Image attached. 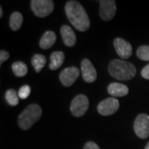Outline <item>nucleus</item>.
<instances>
[{
    "instance_id": "nucleus-1",
    "label": "nucleus",
    "mask_w": 149,
    "mask_h": 149,
    "mask_svg": "<svg viewBox=\"0 0 149 149\" xmlns=\"http://www.w3.org/2000/svg\"><path fill=\"white\" fill-rule=\"evenodd\" d=\"M65 14L76 30L85 32L91 26L90 18L83 6L77 1H68L65 6Z\"/></svg>"
},
{
    "instance_id": "nucleus-2",
    "label": "nucleus",
    "mask_w": 149,
    "mask_h": 149,
    "mask_svg": "<svg viewBox=\"0 0 149 149\" xmlns=\"http://www.w3.org/2000/svg\"><path fill=\"white\" fill-rule=\"evenodd\" d=\"M109 72L117 80H128L135 76L137 70L132 63L115 59L110 61L109 65Z\"/></svg>"
},
{
    "instance_id": "nucleus-3",
    "label": "nucleus",
    "mask_w": 149,
    "mask_h": 149,
    "mask_svg": "<svg viewBox=\"0 0 149 149\" xmlns=\"http://www.w3.org/2000/svg\"><path fill=\"white\" fill-rule=\"evenodd\" d=\"M42 108L37 104L27 106L18 117V125L23 130H27L42 117Z\"/></svg>"
},
{
    "instance_id": "nucleus-4",
    "label": "nucleus",
    "mask_w": 149,
    "mask_h": 149,
    "mask_svg": "<svg viewBox=\"0 0 149 149\" xmlns=\"http://www.w3.org/2000/svg\"><path fill=\"white\" fill-rule=\"evenodd\" d=\"M31 8L36 16L46 17L53 12L54 2L52 0H32Z\"/></svg>"
},
{
    "instance_id": "nucleus-5",
    "label": "nucleus",
    "mask_w": 149,
    "mask_h": 149,
    "mask_svg": "<svg viewBox=\"0 0 149 149\" xmlns=\"http://www.w3.org/2000/svg\"><path fill=\"white\" fill-rule=\"evenodd\" d=\"M133 128L136 135L140 139H147L149 136V116L146 113H141L136 118Z\"/></svg>"
},
{
    "instance_id": "nucleus-6",
    "label": "nucleus",
    "mask_w": 149,
    "mask_h": 149,
    "mask_svg": "<svg viewBox=\"0 0 149 149\" xmlns=\"http://www.w3.org/2000/svg\"><path fill=\"white\" fill-rule=\"evenodd\" d=\"M89 108V100L84 95L75 96L70 104V111L74 117H81Z\"/></svg>"
},
{
    "instance_id": "nucleus-7",
    "label": "nucleus",
    "mask_w": 149,
    "mask_h": 149,
    "mask_svg": "<svg viewBox=\"0 0 149 149\" xmlns=\"http://www.w3.org/2000/svg\"><path fill=\"white\" fill-rule=\"evenodd\" d=\"M119 108V102L116 98L111 97L101 101L97 107L98 112L103 116H109L113 114Z\"/></svg>"
},
{
    "instance_id": "nucleus-8",
    "label": "nucleus",
    "mask_w": 149,
    "mask_h": 149,
    "mask_svg": "<svg viewBox=\"0 0 149 149\" xmlns=\"http://www.w3.org/2000/svg\"><path fill=\"white\" fill-rule=\"evenodd\" d=\"M116 13V3L113 0L100 1V15L102 20L110 21Z\"/></svg>"
},
{
    "instance_id": "nucleus-9",
    "label": "nucleus",
    "mask_w": 149,
    "mask_h": 149,
    "mask_svg": "<svg viewBox=\"0 0 149 149\" xmlns=\"http://www.w3.org/2000/svg\"><path fill=\"white\" fill-rule=\"evenodd\" d=\"M79 75H80V70L77 67L71 66L65 68L61 72L60 80L64 86L69 87L73 85L74 81L78 79Z\"/></svg>"
},
{
    "instance_id": "nucleus-10",
    "label": "nucleus",
    "mask_w": 149,
    "mask_h": 149,
    "mask_svg": "<svg viewBox=\"0 0 149 149\" xmlns=\"http://www.w3.org/2000/svg\"><path fill=\"white\" fill-rule=\"evenodd\" d=\"M113 46L118 56H120L122 59H128L132 56V53H133L132 46L130 43L125 41L124 39L120 38V37L114 39Z\"/></svg>"
},
{
    "instance_id": "nucleus-11",
    "label": "nucleus",
    "mask_w": 149,
    "mask_h": 149,
    "mask_svg": "<svg viewBox=\"0 0 149 149\" xmlns=\"http://www.w3.org/2000/svg\"><path fill=\"white\" fill-rule=\"evenodd\" d=\"M81 72L83 79L87 83H92L97 78V72L95 68L92 65L90 60L84 59L81 62Z\"/></svg>"
},
{
    "instance_id": "nucleus-12",
    "label": "nucleus",
    "mask_w": 149,
    "mask_h": 149,
    "mask_svg": "<svg viewBox=\"0 0 149 149\" xmlns=\"http://www.w3.org/2000/svg\"><path fill=\"white\" fill-rule=\"evenodd\" d=\"M61 35L63 42L66 47H73L76 43V36L72 28L68 25H63L61 27Z\"/></svg>"
},
{
    "instance_id": "nucleus-13",
    "label": "nucleus",
    "mask_w": 149,
    "mask_h": 149,
    "mask_svg": "<svg viewBox=\"0 0 149 149\" xmlns=\"http://www.w3.org/2000/svg\"><path fill=\"white\" fill-rule=\"evenodd\" d=\"M108 92L112 96L123 97L128 95V86L120 83H111L108 86Z\"/></svg>"
},
{
    "instance_id": "nucleus-14",
    "label": "nucleus",
    "mask_w": 149,
    "mask_h": 149,
    "mask_svg": "<svg viewBox=\"0 0 149 149\" xmlns=\"http://www.w3.org/2000/svg\"><path fill=\"white\" fill-rule=\"evenodd\" d=\"M56 41V35L53 31H47L43 34V36L40 40L39 45L41 48L44 50L49 49L53 46Z\"/></svg>"
},
{
    "instance_id": "nucleus-15",
    "label": "nucleus",
    "mask_w": 149,
    "mask_h": 149,
    "mask_svg": "<svg viewBox=\"0 0 149 149\" xmlns=\"http://www.w3.org/2000/svg\"><path fill=\"white\" fill-rule=\"evenodd\" d=\"M65 60V54L62 52H54L51 55V62L49 65V68L52 70L60 68Z\"/></svg>"
},
{
    "instance_id": "nucleus-16",
    "label": "nucleus",
    "mask_w": 149,
    "mask_h": 149,
    "mask_svg": "<svg viewBox=\"0 0 149 149\" xmlns=\"http://www.w3.org/2000/svg\"><path fill=\"white\" fill-rule=\"evenodd\" d=\"M23 21V17L19 12H14L11 14L9 19V26L13 31H17L21 27Z\"/></svg>"
},
{
    "instance_id": "nucleus-17",
    "label": "nucleus",
    "mask_w": 149,
    "mask_h": 149,
    "mask_svg": "<svg viewBox=\"0 0 149 149\" xmlns=\"http://www.w3.org/2000/svg\"><path fill=\"white\" fill-rule=\"evenodd\" d=\"M47 63V59L45 56L41 54H35L32 58V65L36 72H40Z\"/></svg>"
},
{
    "instance_id": "nucleus-18",
    "label": "nucleus",
    "mask_w": 149,
    "mask_h": 149,
    "mask_svg": "<svg viewBox=\"0 0 149 149\" xmlns=\"http://www.w3.org/2000/svg\"><path fill=\"white\" fill-rule=\"evenodd\" d=\"M12 70L14 74L17 77H22L27 73V65L22 61H16L12 65Z\"/></svg>"
},
{
    "instance_id": "nucleus-19",
    "label": "nucleus",
    "mask_w": 149,
    "mask_h": 149,
    "mask_svg": "<svg viewBox=\"0 0 149 149\" xmlns=\"http://www.w3.org/2000/svg\"><path fill=\"white\" fill-rule=\"evenodd\" d=\"M5 100L11 106H16L19 103L18 94H17V92L13 89H10L6 91Z\"/></svg>"
},
{
    "instance_id": "nucleus-20",
    "label": "nucleus",
    "mask_w": 149,
    "mask_h": 149,
    "mask_svg": "<svg viewBox=\"0 0 149 149\" xmlns=\"http://www.w3.org/2000/svg\"><path fill=\"white\" fill-rule=\"evenodd\" d=\"M137 56L140 60L149 61V46H141L137 50Z\"/></svg>"
},
{
    "instance_id": "nucleus-21",
    "label": "nucleus",
    "mask_w": 149,
    "mask_h": 149,
    "mask_svg": "<svg viewBox=\"0 0 149 149\" xmlns=\"http://www.w3.org/2000/svg\"><path fill=\"white\" fill-rule=\"evenodd\" d=\"M18 97L22 99V100H25L27 99L28 96L31 94V87L29 85H23L18 91Z\"/></svg>"
},
{
    "instance_id": "nucleus-22",
    "label": "nucleus",
    "mask_w": 149,
    "mask_h": 149,
    "mask_svg": "<svg viewBox=\"0 0 149 149\" xmlns=\"http://www.w3.org/2000/svg\"><path fill=\"white\" fill-rule=\"evenodd\" d=\"M9 58V53L4 50H1L0 52V65H2Z\"/></svg>"
},
{
    "instance_id": "nucleus-23",
    "label": "nucleus",
    "mask_w": 149,
    "mask_h": 149,
    "mask_svg": "<svg viewBox=\"0 0 149 149\" xmlns=\"http://www.w3.org/2000/svg\"><path fill=\"white\" fill-rule=\"evenodd\" d=\"M141 74L146 80H149V64L147 65L141 71Z\"/></svg>"
},
{
    "instance_id": "nucleus-24",
    "label": "nucleus",
    "mask_w": 149,
    "mask_h": 149,
    "mask_svg": "<svg viewBox=\"0 0 149 149\" xmlns=\"http://www.w3.org/2000/svg\"><path fill=\"white\" fill-rule=\"evenodd\" d=\"M84 149H100V147L94 142H88L86 143L84 147Z\"/></svg>"
},
{
    "instance_id": "nucleus-25",
    "label": "nucleus",
    "mask_w": 149,
    "mask_h": 149,
    "mask_svg": "<svg viewBox=\"0 0 149 149\" xmlns=\"http://www.w3.org/2000/svg\"><path fill=\"white\" fill-rule=\"evenodd\" d=\"M3 17V8H2V7H0V17Z\"/></svg>"
},
{
    "instance_id": "nucleus-26",
    "label": "nucleus",
    "mask_w": 149,
    "mask_h": 149,
    "mask_svg": "<svg viewBox=\"0 0 149 149\" xmlns=\"http://www.w3.org/2000/svg\"><path fill=\"white\" fill-rule=\"evenodd\" d=\"M145 149H149V142L148 143V144H147V146L145 147Z\"/></svg>"
}]
</instances>
